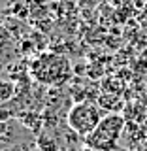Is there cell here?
<instances>
[{"label":"cell","mask_w":147,"mask_h":151,"mask_svg":"<svg viewBox=\"0 0 147 151\" xmlns=\"http://www.w3.org/2000/svg\"><path fill=\"white\" fill-rule=\"evenodd\" d=\"M123 129L125 117L121 113H108L96 129L85 138V145L93 151H117Z\"/></svg>","instance_id":"cell-1"},{"label":"cell","mask_w":147,"mask_h":151,"mask_svg":"<svg viewBox=\"0 0 147 151\" xmlns=\"http://www.w3.org/2000/svg\"><path fill=\"white\" fill-rule=\"evenodd\" d=\"M104 119L102 111L96 104L85 100V102H75L68 111V127L72 129L77 136L87 138L91 132L98 127V123Z\"/></svg>","instance_id":"cell-2"},{"label":"cell","mask_w":147,"mask_h":151,"mask_svg":"<svg viewBox=\"0 0 147 151\" xmlns=\"http://www.w3.org/2000/svg\"><path fill=\"white\" fill-rule=\"evenodd\" d=\"M17 119H19L21 125H25L28 130L34 132L36 136L42 134V127H44L45 121H42V115H40V113H36V111H25V113H19Z\"/></svg>","instance_id":"cell-3"},{"label":"cell","mask_w":147,"mask_h":151,"mask_svg":"<svg viewBox=\"0 0 147 151\" xmlns=\"http://www.w3.org/2000/svg\"><path fill=\"white\" fill-rule=\"evenodd\" d=\"M15 94H17V85L13 81H9V79H2L0 81V102L2 104L9 102Z\"/></svg>","instance_id":"cell-4"},{"label":"cell","mask_w":147,"mask_h":151,"mask_svg":"<svg viewBox=\"0 0 147 151\" xmlns=\"http://www.w3.org/2000/svg\"><path fill=\"white\" fill-rule=\"evenodd\" d=\"M36 145H38V149H40V151H60V149H59V145H57V142L51 138V136L44 134V132L38 136Z\"/></svg>","instance_id":"cell-5"},{"label":"cell","mask_w":147,"mask_h":151,"mask_svg":"<svg viewBox=\"0 0 147 151\" xmlns=\"http://www.w3.org/2000/svg\"><path fill=\"white\" fill-rule=\"evenodd\" d=\"M98 2H100V0H79V4L85 6V8H94Z\"/></svg>","instance_id":"cell-6"}]
</instances>
